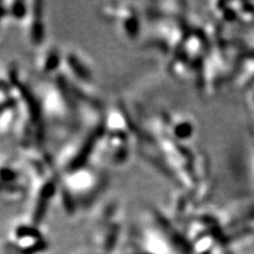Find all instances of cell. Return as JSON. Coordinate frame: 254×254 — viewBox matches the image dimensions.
I'll use <instances>...</instances> for the list:
<instances>
[{
    "label": "cell",
    "instance_id": "6da1fadb",
    "mask_svg": "<svg viewBox=\"0 0 254 254\" xmlns=\"http://www.w3.org/2000/svg\"><path fill=\"white\" fill-rule=\"evenodd\" d=\"M63 186L73 199H90L105 186V177L92 168L81 167L65 173Z\"/></svg>",
    "mask_w": 254,
    "mask_h": 254
},
{
    "label": "cell",
    "instance_id": "7a4b0ae2",
    "mask_svg": "<svg viewBox=\"0 0 254 254\" xmlns=\"http://www.w3.org/2000/svg\"><path fill=\"white\" fill-rule=\"evenodd\" d=\"M104 14L109 18H116L119 30L126 39L133 40L139 36L140 21L135 9L126 4H112L104 9Z\"/></svg>",
    "mask_w": 254,
    "mask_h": 254
},
{
    "label": "cell",
    "instance_id": "3957f363",
    "mask_svg": "<svg viewBox=\"0 0 254 254\" xmlns=\"http://www.w3.org/2000/svg\"><path fill=\"white\" fill-rule=\"evenodd\" d=\"M25 32L30 44L39 46L43 44L45 31L43 20V2H30L26 17L24 19Z\"/></svg>",
    "mask_w": 254,
    "mask_h": 254
},
{
    "label": "cell",
    "instance_id": "277c9868",
    "mask_svg": "<svg viewBox=\"0 0 254 254\" xmlns=\"http://www.w3.org/2000/svg\"><path fill=\"white\" fill-rule=\"evenodd\" d=\"M63 64H65L66 71L75 80L88 84L93 79V74H92L91 69L87 67V64L75 52H71L69 51V52L65 53L63 56Z\"/></svg>",
    "mask_w": 254,
    "mask_h": 254
},
{
    "label": "cell",
    "instance_id": "5b68a950",
    "mask_svg": "<svg viewBox=\"0 0 254 254\" xmlns=\"http://www.w3.org/2000/svg\"><path fill=\"white\" fill-rule=\"evenodd\" d=\"M63 64V55L56 46H47L40 51L37 58V67L41 73H52Z\"/></svg>",
    "mask_w": 254,
    "mask_h": 254
},
{
    "label": "cell",
    "instance_id": "8992f818",
    "mask_svg": "<svg viewBox=\"0 0 254 254\" xmlns=\"http://www.w3.org/2000/svg\"><path fill=\"white\" fill-rule=\"evenodd\" d=\"M168 129L172 133L173 138L178 140H186L193 134L192 122L184 116H174L168 119Z\"/></svg>",
    "mask_w": 254,
    "mask_h": 254
},
{
    "label": "cell",
    "instance_id": "52a82bcc",
    "mask_svg": "<svg viewBox=\"0 0 254 254\" xmlns=\"http://www.w3.org/2000/svg\"><path fill=\"white\" fill-rule=\"evenodd\" d=\"M6 14H7V9H6L5 5L0 4V19H1L2 17H5Z\"/></svg>",
    "mask_w": 254,
    "mask_h": 254
}]
</instances>
